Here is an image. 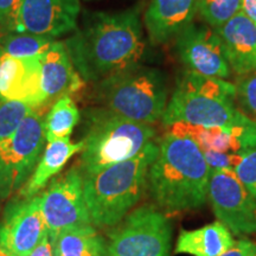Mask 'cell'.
<instances>
[{
  "label": "cell",
  "instance_id": "cell-26",
  "mask_svg": "<svg viewBox=\"0 0 256 256\" xmlns=\"http://www.w3.org/2000/svg\"><path fill=\"white\" fill-rule=\"evenodd\" d=\"M236 102L247 116L256 121V72L241 76L236 84Z\"/></svg>",
  "mask_w": 256,
  "mask_h": 256
},
{
  "label": "cell",
  "instance_id": "cell-10",
  "mask_svg": "<svg viewBox=\"0 0 256 256\" xmlns=\"http://www.w3.org/2000/svg\"><path fill=\"white\" fill-rule=\"evenodd\" d=\"M208 200L216 218L232 235L256 232V202L234 170H211Z\"/></svg>",
  "mask_w": 256,
  "mask_h": 256
},
{
  "label": "cell",
  "instance_id": "cell-23",
  "mask_svg": "<svg viewBox=\"0 0 256 256\" xmlns=\"http://www.w3.org/2000/svg\"><path fill=\"white\" fill-rule=\"evenodd\" d=\"M54 38L22 32H5L0 34V49L18 58L40 56L54 43Z\"/></svg>",
  "mask_w": 256,
  "mask_h": 256
},
{
  "label": "cell",
  "instance_id": "cell-22",
  "mask_svg": "<svg viewBox=\"0 0 256 256\" xmlns=\"http://www.w3.org/2000/svg\"><path fill=\"white\" fill-rule=\"evenodd\" d=\"M80 121V110L70 95H64L51 106L44 119L48 142L70 139L74 128Z\"/></svg>",
  "mask_w": 256,
  "mask_h": 256
},
{
  "label": "cell",
  "instance_id": "cell-31",
  "mask_svg": "<svg viewBox=\"0 0 256 256\" xmlns=\"http://www.w3.org/2000/svg\"><path fill=\"white\" fill-rule=\"evenodd\" d=\"M28 256H54L52 246H51L49 235L43 238V241L34 249V252Z\"/></svg>",
  "mask_w": 256,
  "mask_h": 256
},
{
  "label": "cell",
  "instance_id": "cell-24",
  "mask_svg": "<svg viewBox=\"0 0 256 256\" xmlns=\"http://www.w3.org/2000/svg\"><path fill=\"white\" fill-rule=\"evenodd\" d=\"M242 0H198L197 14L209 26L218 28L241 11Z\"/></svg>",
  "mask_w": 256,
  "mask_h": 256
},
{
  "label": "cell",
  "instance_id": "cell-15",
  "mask_svg": "<svg viewBox=\"0 0 256 256\" xmlns=\"http://www.w3.org/2000/svg\"><path fill=\"white\" fill-rule=\"evenodd\" d=\"M198 0H150L145 14L148 40L154 46H162L176 37L194 22Z\"/></svg>",
  "mask_w": 256,
  "mask_h": 256
},
{
  "label": "cell",
  "instance_id": "cell-6",
  "mask_svg": "<svg viewBox=\"0 0 256 256\" xmlns=\"http://www.w3.org/2000/svg\"><path fill=\"white\" fill-rule=\"evenodd\" d=\"M87 133L81 142L78 168L90 174L108 166L133 158L153 142L151 124L128 120L113 112L98 108L87 113Z\"/></svg>",
  "mask_w": 256,
  "mask_h": 256
},
{
  "label": "cell",
  "instance_id": "cell-11",
  "mask_svg": "<svg viewBox=\"0 0 256 256\" xmlns=\"http://www.w3.org/2000/svg\"><path fill=\"white\" fill-rule=\"evenodd\" d=\"M48 235L40 194L10 200L0 220V247L10 256H28Z\"/></svg>",
  "mask_w": 256,
  "mask_h": 256
},
{
  "label": "cell",
  "instance_id": "cell-21",
  "mask_svg": "<svg viewBox=\"0 0 256 256\" xmlns=\"http://www.w3.org/2000/svg\"><path fill=\"white\" fill-rule=\"evenodd\" d=\"M174 133L184 134L191 138L203 152H226L242 153L243 147L238 138L234 134V130L222 127H206L188 124H174L168 126Z\"/></svg>",
  "mask_w": 256,
  "mask_h": 256
},
{
  "label": "cell",
  "instance_id": "cell-4",
  "mask_svg": "<svg viewBox=\"0 0 256 256\" xmlns=\"http://www.w3.org/2000/svg\"><path fill=\"white\" fill-rule=\"evenodd\" d=\"M252 121L236 106L235 84L190 70H185L177 78L162 118L166 127L188 124L226 130L248 126Z\"/></svg>",
  "mask_w": 256,
  "mask_h": 256
},
{
  "label": "cell",
  "instance_id": "cell-7",
  "mask_svg": "<svg viewBox=\"0 0 256 256\" xmlns=\"http://www.w3.org/2000/svg\"><path fill=\"white\" fill-rule=\"evenodd\" d=\"M110 256H170L172 224L154 204L130 211L110 232Z\"/></svg>",
  "mask_w": 256,
  "mask_h": 256
},
{
  "label": "cell",
  "instance_id": "cell-25",
  "mask_svg": "<svg viewBox=\"0 0 256 256\" xmlns=\"http://www.w3.org/2000/svg\"><path fill=\"white\" fill-rule=\"evenodd\" d=\"M34 108L22 101L0 102V145L14 136Z\"/></svg>",
  "mask_w": 256,
  "mask_h": 256
},
{
  "label": "cell",
  "instance_id": "cell-19",
  "mask_svg": "<svg viewBox=\"0 0 256 256\" xmlns=\"http://www.w3.org/2000/svg\"><path fill=\"white\" fill-rule=\"evenodd\" d=\"M234 243L235 240L230 230L217 220L196 230H182L174 252L192 256H220Z\"/></svg>",
  "mask_w": 256,
  "mask_h": 256
},
{
  "label": "cell",
  "instance_id": "cell-32",
  "mask_svg": "<svg viewBox=\"0 0 256 256\" xmlns=\"http://www.w3.org/2000/svg\"><path fill=\"white\" fill-rule=\"evenodd\" d=\"M241 12L256 24V0H242Z\"/></svg>",
  "mask_w": 256,
  "mask_h": 256
},
{
  "label": "cell",
  "instance_id": "cell-29",
  "mask_svg": "<svg viewBox=\"0 0 256 256\" xmlns=\"http://www.w3.org/2000/svg\"><path fill=\"white\" fill-rule=\"evenodd\" d=\"M20 4L22 0H0V34L10 32Z\"/></svg>",
  "mask_w": 256,
  "mask_h": 256
},
{
  "label": "cell",
  "instance_id": "cell-2",
  "mask_svg": "<svg viewBox=\"0 0 256 256\" xmlns=\"http://www.w3.org/2000/svg\"><path fill=\"white\" fill-rule=\"evenodd\" d=\"M147 176V190L166 215L203 206L211 168L200 147L184 134L168 130Z\"/></svg>",
  "mask_w": 256,
  "mask_h": 256
},
{
  "label": "cell",
  "instance_id": "cell-9",
  "mask_svg": "<svg viewBox=\"0 0 256 256\" xmlns=\"http://www.w3.org/2000/svg\"><path fill=\"white\" fill-rule=\"evenodd\" d=\"M40 209L50 240L66 230L92 226L78 166L74 165L66 174L52 179L46 190L40 192Z\"/></svg>",
  "mask_w": 256,
  "mask_h": 256
},
{
  "label": "cell",
  "instance_id": "cell-3",
  "mask_svg": "<svg viewBox=\"0 0 256 256\" xmlns=\"http://www.w3.org/2000/svg\"><path fill=\"white\" fill-rule=\"evenodd\" d=\"M151 142L133 158L83 176V194L92 226L110 228L119 224L147 190V176L158 156Z\"/></svg>",
  "mask_w": 256,
  "mask_h": 256
},
{
  "label": "cell",
  "instance_id": "cell-27",
  "mask_svg": "<svg viewBox=\"0 0 256 256\" xmlns=\"http://www.w3.org/2000/svg\"><path fill=\"white\" fill-rule=\"evenodd\" d=\"M234 171L256 202V146L242 152L241 162Z\"/></svg>",
  "mask_w": 256,
  "mask_h": 256
},
{
  "label": "cell",
  "instance_id": "cell-13",
  "mask_svg": "<svg viewBox=\"0 0 256 256\" xmlns=\"http://www.w3.org/2000/svg\"><path fill=\"white\" fill-rule=\"evenodd\" d=\"M80 0H22L10 32L54 38L78 28Z\"/></svg>",
  "mask_w": 256,
  "mask_h": 256
},
{
  "label": "cell",
  "instance_id": "cell-30",
  "mask_svg": "<svg viewBox=\"0 0 256 256\" xmlns=\"http://www.w3.org/2000/svg\"><path fill=\"white\" fill-rule=\"evenodd\" d=\"M220 256H256V242L249 238L238 240Z\"/></svg>",
  "mask_w": 256,
  "mask_h": 256
},
{
  "label": "cell",
  "instance_id": "cell-33",
  "mask_svg": "<svg viewBox=\"0 0 256 256\" xmlns=\"http://www.w3.org/2000/svg\"><path fill=\"white\" fill-rule=\"evenodd\" d=\"M0 256H10V255L4 250V249L0 247Z\"/></svg>",
  "mask_w": 256,
  "mask_h": 256
},
{
  "label": "cell",
  "instance_id": "cell-18",
  "mask_svg": "<svg viewBox=\"0 0 256 256\" xmlns=\"http://www.w3.org/2000/svg\"><path fill=\"white\" fill-rule=\"evenodd\" d=\"M82 142L72 144L70 139L48 142L34 174L19 191V194L23 197H32L40 194L50 180L62 171L69 159L82 151Z\"/></svg>",
  "mask_w": 256,
  "mask_h": 256
},
{
  "label": "cell",
  "instance_id": "cell-8",
  "mask_svg": "<svg viewBox=\"0 0 256 256\" xmlns=\"http://www.w3.org/2000/svg\"><path fill=\"white\" fill-rule=\"evenodd\" d=\"M43 110H34L14 136L0 145V200L22 190L46 148Z\"/></svg>",
  "mask_w": 256,
  "mask_h": 256
},
{
  "label": "cell",
  "instance_id": "cell-1",
  "mask_svg": "<svg viewBox=\"0 0 256 256\" xmlns=\"http://www.w3.org/2000/svg\"><path fill=\"white\" fill-rule=\"evenodd\" d=\"M64 43L83 81H101L140 64L146 50L140 11L92 12Z\"/></svg>",
  "mask_w": 256,
  "mask_h": 256
},
{
  "label": "cell",
  "instance_id": "cell-20",
  "mask_svg": "<svg viewBox=\"0 0 256 256\" xmlns=\"http://www.w3.org/2000/svg\"><path fill=\"white\" fill-rule=\"evenodd\" d=\"M50 242L54 256H110L107 241L94 226L66 230Z\"/></svg>",
  "mask_w": 256,
  "mask_h": 256
},
{
  "label": "cell",
  "instance_id": "cell-17",
  "mask_svg": "<svg viewBox=\"0 0 256 256\" xmlns=\"http://www.w3.org/2000/svg\"><path fill=\"white\" fill-rule=\"evenodd\" d=\"M216 30L232 72L240 76L256 72V24L240 11Z\"/></svg>",
  "mask_w": 256,
  "mask_h": 256
},
{
  "label": "cell",
  "instance_id": "cell-5",
  "mask_svg": "<svg viewBox=\"0 0 256 256\" xmlns=\"http://www.w3.org/2000/svg\"><path fill=\"white\" fill-rule=\"evenodd\" d=\"M95 100L104 110L146 124L162 120L168 98V86L159 69L136 64L95 83Z\"/></svg>",
  "mask_w": 256,
  "mask_h": 256
},
{
  "label": "cell",
  "instance_id": "cell-16",
  "mask_svg": "<svg viewBox=\"0 0 256 256\" xmlns=\"http://www.w3.org/2000/svg\"><path fill=\"white\" fill-rule=\"evenodd\" d=\"M42 66V89L48 107L64 95L78 92L84 81L70 60L66 43L54 40L49 49L40 56Z\"/></svg>",
  "mask_w": 256,
  "mask_h": 256
},
{
  "label": "cell",
  "instance_id": "cell-28",
  "mask_svg": "<svg viewBox=\"0 0 256 256\" xmlns=\"http://www.w3.org/2000/svg\"><path fill=\"white\" fill-rule=\"evenodd\" d=\"M208 165L211 170H235L242 160V153H226V152H203Z\"/></svg>",
  "mask_w": 256,
  "mask_h": 256
},
{
  "label": "cell",
  "instance_id": "cell-14",
  "mask_svg": "<svg viewBox=\"0 0 256 256\" xmlns=\"http://www.w3.org/2000/svg\"><path fill=\"white\" fill-rule=\"evenodd\" d=\"M5 101H22L34 110H46L40 56L18 58L0 49V102Z\"/></svg>",
  "mask_w": 256,
  "mask_h": 256
},
{
  "label": "cell",
  "instance_id": "cell-12",
  "mask_svg": "<svg viewBox=\"0 0 256 256\" xmlns=\"http://www.w3.org/2000/svg\"><path fill=\"white\" fill-rule=\"evenodd\" d=\"M176 51L186 70L226 80L232 75L222 40L216 28L194 22L176 37Z\"/></svg>",
  "mask_w": 256,
  "mask_h": 256
}]
</instances>
